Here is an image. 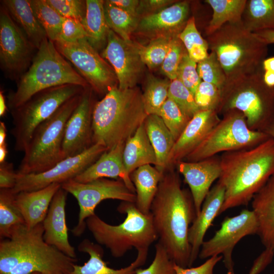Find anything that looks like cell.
Returning a JSON list of instances; mask_svg holds the SVG:
<instances>
[{
  "instance_id": "obj_1",
  "label": "cell",
  "mask_w": 274,
  "mask_h": 274,
  "mask_svg": "<svg viewBox=\"0 0 274 274\" xmlns=\"http://www.w3.org/2000/svg\"><path fill=\"white\" fill-rule=\"evenodd\" d=\"M174 167L163 175L152 201L150 213L158 237L169 258L177 265L190 267V225L197 214L191 192L181 187Z\"/></svg>"
},
{
  "instance_id": "obj_2",
  "label": "cell",
  "mask_w": 274,
  "mask_h": 274,
  "mask_svg": "<svg viewBox=\"0 0 274 274\" xmlns=\"http://www.w3.org/2000/svg\"><path fill=\"white\" fill-rule=\"evenodd\" d=\"M220 158L218 181L224 186L225 194L219 215L248 205L274 175V140L269 138L250 148L222 153Z\"/></svg>"
},
{
  "instance_id": "obj_3",
  "label": "cell",
  "mask_w": 274,
  "mask_h": 274,
  "mask_svg": "<svg viewBox=\"0 0 274 274\" xmlns=\"http://www.w3.org/2000/svg\"><path fill=\"white\" fill-rule=\"evenodd\" d=\"M43 223L29 228H14L10 238L0 243V274H66L77 259L45 242Z\"/></svg>"
},
{
  "instance_id": "obj_4",
  "label": "cell",
  "mask_w": 274,
  "mask_h": 274,
  "mask_svg": "<svg viewBox=\"0 0 274 274\" xmlns=\"http://www.w3.org/2000/svg\"><path fill=\"white\" fill-rule=\"evenodd\" d=\"M142 93L135 87L122 89L117 85L94 104L92 112L93 144L108 150L125 144L147 117Z\"/></svg>"
},
{
  "instance_id": "obj_5",
  "label": "cell",
  "mask_w": 274,
  "mask_h": 274,
  "mask_svg": "<svg viewBox=\"0 0 274 274\" xmlns=\"http://www.w3.org/2000/svg\"><path fill=\"white\" fill-rule=\"evenodd\" d=\"M207 41L226 75L227 80L262 70L268 53V45L243 22L226 23L210 36Z\"/></svg>"
},
{
  "instance_id": "obj_6",
  "label": "cell",
  "mask_w": 274,
  "mask_h": 274,
  "mask_svg": "<svg viewBox=\"0 0 274 274\" xmlns=\"http://www.w3.org/2000/svg\"><path fill=\"white\" fill-rule=\"evenodd\" d=\"M66 84L88 86L58 51L54 42L47 38L37 50L30 66L20 77L16 91L9 95L8 107L12 110L41 91Z\"/></svg>"
},
{
  "instance_id": "obj_7",
  "label": "cell",
  "mask_w": 274,
  "mask_h": 274,
  "mask_svg": "<svg viewBox=\"0 0 274 274\" xmlns=\"http://www.w3.org/2000/svg\"><path fill=\"white\" fill-rule=\"evenodd\" d=\"M117 210L126 214L124 221L117 225L106 223L95 213L86 220V227L97 244L109 249L113 257H121L133 248L149 249L158 239L151 213L145 214L135 203L127 201H122Z\"/></svg>"
},
{
  "instance_id": "obj_8",
  "label": "cell",
  "mask_w": 274,
  "mask_h": 274,
  "mask_svg": "<svg viewBox=\"0 0 274 274\" xmlns=\"http://www.w3.org/2000/svg\"><path fill=\"white\" fill-rule=\"evenodd\" d=\"M263 73L262 70L227 80L221 89L218 114L237 110L251 129L263 131L274 119V87L264 83Z\"/></svg>"
},
{
  "instance_id": "obj_9",
  "label": "cell",
  "mask_w": 274,
  "mask_h": 274,
  "mask_svg": "<svg viewBox=\"0 0 274 274\" xmlns=\"http://www.w3.org/2000/svg\"><path fill=\"white\" fill-rule=\"evenodd\" d=\"M82 93L65 102L37 127L24 151L18 174L40 173L64 159L62 144L65 125L78 105Z\"/></svg>"
},
{
  "instance_id": "obj_10",
  "label": "cell",
  "mask_w": 274,
  "mask_h": 274,
  "mask_svg": "<svg viewBox=\"0 0 274 274\" xmlns=\"http://www.w3.org/2000/svg\"><path fill=\"white\" fill-rule=\"evenodd\" d=\"M85 88L66 84L41 91L11 110L14 149L24 152L37 127L51 117L65 102L81 93Z\"/></svg>"
},
{
  "instance_id": "obj_11",
  "label": "cell",
  "mask_w": 274,
  "mask_h": 274,
  "mask_svg": "<svg viewBox=\"0 0 274 274\" xmlns=\"http://www.w3.org/2000/svg\"><path fill=\"white\" fill-rule=\"evenodd\" d=\"M203 141L183 160L199 161L218 153L255 147L268 139L265 133L251 129L239 111L229 110Z\"/></svg>"
},
{
  "instance_id": "obj_12",
  "label": "cell",
  "mask_w": 274,
  "mask_h": 274,
  "mask_svg": "<svg viewBox=\"0 0 274 274\" xmlns=\"http://www.w3.org/2000/svg\"><path fill=\"white\" fill-rule=\"evenodd\" d=\"M61 188L76 198L79 206L78 221L72 230L76 236L83 233L86 220L95 214L96 207L102 201L109 199L133 203L136 201L135 193L120 179L100 178L85 183L72 179L62 183Z\"/></svg>"
},
{
  "instance_id": "obj_13",
  "label": "cell",
  "mask_w": 274,
  "mask_h": 274,
  "mask_svg": "<svg viewBox=\"0 0 274 274\" xmlns=\"http://www.w3.org/2000/svg\"><path fill=\"white\" fill-rule=\"evenodd\" d=\"M54 43L58 51L74 65L94 91L106 94L117 85L118 82L113 68L87 39L73 43L56 41Z\"/></svg>"
},
{
  "instance_id": "obj_14",
  "label": "cell",
  "mask_w": 274,
  "mask_h": 274,
  "mask_svg": "<svg viewBox=\"0 0 274 274\" xmlns=\"http://www.w3.org/2000/svg\"><path fill=\"white\" fill-rule=\"evenodd\" d=\"M258 224L252 210H243L232 217H226L214 236L202 244L199 253L200 259L221 255L227 274H234L232 260L233 248L244 237L257 234Z\"/></svg>"
},
{
  "instance_id": "obj_15",
  "label": "cell",
  "mask_w": 274,
  "mask_h": 274,
  "mask_svg": "<svg viewBox=\"0 0 274 274\" xmlns=\"http://www.w3.org/2000/svg\"><path fill=\"white\" fill-rule=\"evenodd\" d=\"M107 149L96 143L82 153L66 157L45 172L30 174H19L12 192L31 191L44 188L52 184L61 185L74 179L93 163Z\"/></svg>"
},
{
  "instance_id": "obj_16",
  "label": "cell",
  "mask_w": 274,
  "mask_h": 274,
  "mask_svg": "<svg viewBox=\"0 0 274 274\" xmlns=\"http://www.w3.org/2000/svg\"><path fill=\"white\" fill-rule=\"evenodd\" d=\"M36 50L2 5L0 9V63L2 70L10 78H20L30 66Z\"/></svg>"
},
{
  "instance_id": "obj_17",
  "label": "cell",
  "mask_w": 274,
  "mask_h": 274,
  "mask_svg": "<svg viewBox=\"0 0 274 274\" xmlns=\"http://www.w3.org/2000/svg\"><path fill=\"white\" fill-rule=\"evenodd\" d=\"M101 56L112 65L119 88L135 87L145 65L140 55L139 44L124 40L110 29Z\"/></svg>"
},
{
  "instance_id": "obj_18",
  "label": "cell",
  "mask_w": 274,
  "mask_h": 274,
  "mask_svg": "<svg viewBox=\"0 0 274 274\" xmlns=\"http://www.w3.org/2000/svg\"><path fill=\"white\" fill-rule=\"evenodd\" d=\"M94 106L91 93L86 87L65 125L62 144L64 158L80 154L93 145L92 118Z\"/></svg>"
},
{
  "instance_id": "obj_19",
  "label": "cell",
  "mask_w": 274,
  "mask_h": 274,
  "mask_svg": "<svg viewBox=\"0 0 274 274\" xmlns=\"http://www.w3.org/2000/svg\"><path fill=\"white\" fill-rule=\"evenodd\" d=\"M175 165L190 188L197 216L212 184L220 176V156L215 155L196 162L181 160Z\"/></svg>"
},
{
  "instance_id": "obj_20",
  "label": "cell",
  "mask_w": 274,
  "mask_h": 274,
  "mask_svg": "<svg viewBox=\"0 0 274 274\" xmlns=\"http://www.w3.org/2000/svg\"><path fill=\"white\" fill-rule=\"evenodd\" d=\"M220 119L215 111L200 110L195 114L175 142L169 156L168 168L183 160L203 141Z\"/></svg>"
},
{
  "instance_id": "obj_21",
  "label": "cell",
  "mask_w": 274,
  "mask_h": 274,
  "mask_svg": "<svg viewBox=\"0 0 274 274\" xmlns=\"http://www.w3.org/2000/svg\"><path fill=\"white\" fill-rule=\"evenodd\" d=\"M67 194L61 187L54 195L42 223L44 230L43 237L48 244L67 256L77 259L75 248L68 241L65 211Z\"/></svg>"
},
{
  "instance_id": "obj_22",
  "label": "cell",
  "mask_w": 274,
  "mask_h": 274,
  "mask_svg": "<svg viewBox=\"0 0 274 274\" xmlns=\"http://www.w3.org/2000/svg\"><path fill=\"white\" fill-rule=\"evenodd\" d=\"M225 188L218 181L211 188L199 214L191 225L188 241L191 246L190 267L199 255L204 236L215 218L219 215L224 201Z\"/></svg>"
},
{
  "instance_id": "obj_23",
  "label": "cell",
  "mask_w": 274,
  "mask_h": 274,
  "mask_svg": "<svg viewBox=\"0 0 274 274\" xmlns=\"http://www.w3.org/2000/svg\"><path fill=\"white\" fill-rule=\"evenodd\" d=\"M125 144H120L103 153L91 165L74 180L80 183H88L100 178L120 179L135 193V189L127 173L123 159Z\"/></svg>"
},
{
  "instance_id": "obj_24",
  "label": "cell",
  "mask_w": 274,
  "mask_h": 274,
  "mask_svg": "<svg viewBox=\"0 0 274 274\" xmlns=\"http://www.w3.org/2000/svg\"><path fill=\"white\" fill-rule=\"evenodd\" d=\"M80 252L87 253L89 260L83 265L75 264L73 269L66 274H135L138 268L145 264L148 253V248L139 249L135 260L124 268L115 269L109 267L102 259L104 250L98 244L88 239L82 241L78 247Z\"/></svg>"
},
{
  "instance_id": "obj_25",
  "label": "cell",
  "mask_w": 274,
  "mask_h": 274,
  "mask_svg": "<svg viewBox=\"0 0 274 274\" xmlns=\"http://www.w3.org/2000/svg\"><path fill=\"white\" fill-rule=\"evenodd\" d=\"M190 7L186 1L177 2L155 13L145 16L138 28L141 32L156 34L166 32V35H178L188 19Z\"/></svg>"
},
{
  "instance_id": "obj_26",
  "label": "cell",
  "mask_w": 274,
  "mask_h": 274,
  "mask_svg": "<svg viewBox=\"0 0 274 274\" xmlns=\"http://www.w3.org/2000/svg\"><path fill=\"white\" fill-rule=\"evenodd\" d=\"M61 185L52 184L44 188L15 194V202L25 221L31 228L43 223L52 200Z\"/></svg>"
},
{
  "instance_id": "obj_27",
  "label": "cell",
  "mask_w": 274,
  "mask_h": 274,
  "mask_svg": "<svg viewBox=\"0 0 274 274\" xmlns=\"http://www.w3.org/2000/svg\"><path fill=\"white\" fill-rule=\"evenodd\" d=\"M252 207L258 221L257 234L265 248L274 250V175L253 196Z\"/></svg>"
},
{
  "instance_id": "obj_28",
  "label": "cell",
  "mask_w": 274,
  "mask_h": 274,
  "mask_svg": "<svg viewBox=\"0 0 274 274\" xmlns=\"http://www.w3.org/2000/svg\"><path fill=\"white\" fill-rule=\"evenodd\" d=\"M144 125L156 155L154 166L163 174L168 169L169 156L176 141L159 116L148 115Z\"/></svg>"
},
{
  "instance_id": "obj_29",
  "label": "cell",
  "mask_w": 274,
  "mask_h": 274,
  "mask_svg": "<svg viewBox=\"0 0 274 274\" xmlns=\"http://www.w3.org/2000/svg\"><path fill=\"white\" fill-rule=\"evenodd\" d=\"M1 2L14 21L38 50L43 40L47 37L35 15L30 0H4Z\"/></svg>"
},
{
  "instance_id": "obj_30",
  "label": "cell",
  "mask_w": 274,
  "mask_h": 274,
  "mask_svg": "<svg viewBox=\"0 0 274 274\" xmlns=\"http://www.w3.org/2000/svg\"><path fill=\"white\" fill-rule=\"evenodd\" d=\"M123 159L129 175L140 166L147 164L155 165V153L147 135L144 123L125 143Z\"/></svg>"
},
{
  "instance_id": "obj_31",
  "label": "cell",
  "mask_w": 274,
  "mask_h": 274,
  "mask_svg": "<svg viewBox=\"0 0 274 274\" xmlns=\"http://www.w3.org/2000/svg\"><path fill=\"white\" fill-rule=\"evenodd\" d=\"M163 175L151 164L140 166L130 174V178L135 189V204L143 213H150L152 201Z\"/></svg>"
},
{
  "instance_id": "obj_32",
  "label": "cell",
  "mask_w": 274,
  "mask_h": 274,
  "mask_svg": "<svg viewBox=\"0 0 274 274\" xmlns=\"http://www.w3.org/2000/svg\"><path fill=\"white\" fill-rule=\"evenodd\" d=\"M102 0H86V10L81 22L87 33V40L97 51L106 43L110 29L107 23Z\"/></svg>"
},
{
  "instance_id": "obj_33",
  "label": "cell",
  "mask_w": 274,
  "mask_h": 274,
  "mask_svg": "<svg viewBox=\"0 0 274 274\" xmlns=\"http://www.w3.org/2000/svg\"><path fill=\"white\" fill-rule=\"evenodd\" d=\"M247 0H207L213 9V15L206 29L207 36H210L224 24L242 22V16Z\"/></svg>"
},
{
  "instance_id": "obj_34",
  "label": "cell",
  "mask_w": 274,
  "mask_h": 274,
  "mask_svg": "<svg viewBox=\"0 0 274 274\" xmlns=\"http://www.w3.org/2000/svg\"><path fill=\"white\" fill-rule=\"evenodd\" d=\"M244 27L251 32L274 31V0H249L242 16Z\"/></svg>"
},
{
  "instance_id": "obj_35",
  "label": "cell",
  "mask_w": 274,
  "mask_h": 274,
  "mask_svg": "<svg viewBox=\"0 0 274 274\" xmlns=\"http://www.w3.org/2000/svg\"><path fill=\"white\" fill-rule=\"evenodd\" d=\"M25 224L24 218L15 202V194L11 189L0 190L1 239L10 238L13 230Z\"/></svg>"
},
{
  "instance_id": "obj_36",
  "label": "cell",
  "mask_w": 274,
  "mask_h": 274,
  "mask_svg": "<svg viewBox=\"0 0 274 274\" xmlns=\"http://www.w3.org/2000/svg\"><path fill=\"white\" fill-rule=\"evenodd\" d=\"M104 11L110 28L126 41H130V36L138 27V17H135L111 4L104 2Z\"/></svg>"
},
{
  "instance_id": "obj_37",
  "label": "cell",
  "mask_w": 274,
  "mask_h": 274,
  "mask_svg": "<svg viewBox=\"0 0 274 274\" xmlns=\"http://www.w3.org/2000/svg\"><path fill=\"white\" fill-rule=\"evenodd\" d=\"M35 15L44 29L47 38L54 42L59 39L64 18L46 0H30Z\"/></svg>"
},
{
  "instance_id": "obj_38",
  "label": "cell",
  "mask_w": 274,
  "mask_h": 274,
  "mask_svg": "<svg viewBox=\"0 0 274 274\" xmlns=\"http://www.w3.org/2000/svg\"><path fill=\"white\" fill-rule=\"evenodd\" d=\"M170 80L148 76L145 87L142 93L144 108L148 115H158L159 111L168 98Z\"/></svg>"
},
{
  "instance_id": "obj_39",
  "label": "cell",
  "mask_w": 274,
  "mask_h": 274,
  "mask_svg": "<svg viewBox=\"0 0 274 274\" xmlns=\"http://www.w3.org/2000/svg\"><path fill=\"white\" fill-rule=\"evenodd\" d=\"M178 37L183 43L189 57L196 63L209 55L208 41L201 37L197 30L194 17L189 18Z\"/></svg>"
},
{
  "instance_id": "obj_40",
  "label": "cell",
  "mask_w": 274,
  "mask_h": 274,
  "mask_svg": "<svg viewBox=\"0 0 274 274\" xmlns=\"http://www.w3.org/2000/svg\"><path fill=\"white\" fill-rule=\"evenodd\" d=\"M173 36H159L152 40L147 45H139V53L143 63L151 70L161 65L169 49Z\"/></svg>"
},
{
  "instance_id": "obj_41",
  "label": "cell",
  "mask_w": 274,
  "mask_h": 274,
  "mask_svg": "<svg viewBox=\"0 0 274 274\" xmlns=\"http://www.w3.org/2000/svg\"><path fill=\"white\" fill-rule=\"evenodd\" d=\"M158 115L161 117L175 141L180 136L191 119L168 97L161 107Z\"/></svg>"
},
{
  "instance_id": "obj_42",
  "label": "cell",
  "mask_w": 274,
  "mask_h": 274,
  "mask_svg": "<svg viewBox=\"0 0 274 274\" xmlns=\"http://www.w3.org/2000/svg\"><path fill=\"white\" fill-rule=\"evenodd\" d=\"M197 71L202 81L212 84L221 90L227 78L216 54L211 52L207 58L197 63Z\"/></svg>"
},
{
  "instance_id": "obj_43",
  "label": "cell",
  "mask_w": 274,
  "mask_h": 274,
  "mask_svg": "<svg viewBox=\"0 0 274 274\" xmlns=\"http://www.w3.org/2000/svg\"><path fill=\"white\" fill-rule=\"evenodd\" d=\"M168 97L191 118L200 110L195 102L194 94L177 78L170 80Z\"/></svg>"
},
{
  "instance_id": "obj_44",
  "label": "cell",
  "mask_w": 274,
  "mask_h": 274,
  "mask_svg": "<svg viewBox=\"0 0 274 274\" xmlns=\"http://www.w3.org/2000/svg\"><path fill=\"white\" fill-rule=\"evenodd\" d=\"M187 53L178 35L173 36L168 52L161 65V73L170 80L177 79L179 65L183 57Z\"/></svg>"
},
{
  "instance_id": "obj_45",
  "label": "cell",
  "mask_w": 274,
  "mask_h": 274,
  "mask_svg": "<svg viewBox=\"0 0 274 274\" xmlns=\"http://www.w3.org/2000/svg\"><path fill=\"white\" fill-rule=\"evenodd\" d=\"M194 95L200 110H213L218 113L221 99V90L218 87L201 81Z\"/></svg>"
},
{
  "instance_id": "obj_46",
  "label": "cell",
  "mask_w": 274,
  "mask_h": 274,
  "mask_svg": "<svg viewBox=\"0 0 274 274\" xmlns=\"http://www.w3.org/2000/svg\"><path fill=\"white\" fill-rule=\"evenodd\" d=\"M155 248V257L151 264L145 269L138 268L135 274H176L175 263L163 247L158 242Z\"/></svg>"
},
{
  "instance_id": "obj_47",
  "label": "cell",
  "mask_w": 274,
  "mask_h": 274,
  "mask_svg": "<svg viewBox=\"0 0 274 274\" xmlns=\"http://www.w3.org/2000/svg\"><path fill=\"white\" fill-rule=\"evenodd\" d=\"M194 95L202 81L197 71V63L192 60L187 53L183 57L177 71V77Z\"/></svg>"
},
{
  "instance_id": "obj_48",
  "label": "cell",
  "mask_w": 274,
  "mask_h": 274,
  "mask_svg": "<svg viewBox=\"0 0 274 274\" xmlns=\"http://www.w3.org/2000/svg\"><path fill=\"white\" fill-rule=\"evenodd\" d=\"M47 2L64 18H73L81 21L85 17L86 1L46 0Z\"/></svg>"
},
{
  "instance_id": "obj_49",
  "label": "cell",
  "mask_w": 274,
  "mask_h": 274,
  "mask_svg": "<svg viewBox=\"0 0 274 274\" xmlns=\"http://www.w3.org/2000/svg\"><path fill=\"white\" fill-rule=\"evenodd\" d=\"M87 33L81 21L73 18H65L57 41L73 43L87 39Z\"/></svg>"
},
{
  "instance_id": "obj_50",
  "label": "cell",
  "mask_w": 274,
  "mask_h": 274,
  "mask_svg": "<svg viewBox=\"0 0 274 274\" xmlns=\"http://www.w3.org/2000/svg\"><path fill=\"white\" fill-rule=\"evenodd\" d=\"M222 259L221 255L211 257L201 265L195 267H182L174 264L176 274H213L216 264Z\"/></svg>"
},
{
  "instance_id": "obj_51",
  "label": "cell",
  "mask_w": 274,
  "mask_h": 274,
  "mask_svg": "<svg viewBox=\"0 0 274 274\" xmlns=\"http://www.w3.org/2000/svg\"><path fill=\"white\" fill-rule=\"evenodd\" d=\"M18 176L12 163L4 161L0 163V188L13 189L16 185Z\"/></svg>"
},
{
  "instance_id": "obj_52",
  "label": "cell",
  "mask_w": 274,
  "mask_h": 274,
  "mask_svg": "<svg viewBox=\"0 0 274 274\" xmlns=\"http://www.w3.org/2000/svg\"><path fill=\"white\" fill-rule=\"evenodd\" d=\"M274 256V250L265 249L255 259L249 274H259L271 262Z\"/></svg>"
},
{
  "instance_id": "obj_53",
  "label": "cell",
  "mask_w": 274,
  "mask_h": 274,
  "mask_svg": "<svg viewBox=\"0 0 274 274\" xmlns=\"http://www.w3.org/2000/svg\"><path fill=\"white\" fill-rule=\"evenodd\" d=\"M176 2L172 0H147L141 1L138 9V15L141 10L155 11L167 7Z\"/></svg>"
},
{
  "instance_id": "obj_54",
  "label": "cell",
  "mask_w": 274,
  "mask_h": 274,
  "mask_svg": "<svg viewBox=\"0 0 274 274\" xmlns=\"http://www.w3.org/2000/svg\"><path fill=\"white\" fill-rule=\"evenodd\" d=\"M114 6L128 13L138 17L140 1L138 0H109Z\"/></svg>"
},
{
  "instance_id": "obj_55",
  "label": "cell",
  "mask_w": 274,
  "mask_h": 274,
  "mask_svg": "<svg viewBox=\"0 0 274 274\" xmlns=\"http://www.w3.org/2000/svg\"><path fill=\"white\" fill-rule=\"evenodd\" d=\"M267 45L274 44V31L265 30L254 32Z\"/></svg>"
},
{
  "instance_id": "obj_56",
  "label": "cell",
  "mask_w": 274,
  "mask_h": 274,
  "mask_svg": "<svg viewBox=\"0 0 274 274\" xmlns=\"http://www.w3.org/2000/svg\"><path fill=\"white\" fill-rule=\"evenodd\" d=\"M263 78L268 86L274 87V71H263Z\"/></svg>"
},
{
  "instance_id": "obj_57",
  "label": "cell",
  "mask_w": 274,
  "mask_h": 274,
  "mask_svg": "<svg viewBox=\"0 0 274 274\" xmlns=\"http://www.w3.org/2000/svg\"><path fill=\"white\" fill-rule=\"evenodd\" d=\"M263 71H274V56L266 58L262 62Z\"/></svg>"
},
{
  "instance_id": "obj_58",
  "label": "cell",
  "mask_w": 274,
  "mask_h": 274,
  "mask_svg": "<svg viewBox=\"0 0 274 274\" xmlns=\"http://www.w3.org/2000/svg\"><path fill=\"white\" fill-rule=\"evenodd\" d=\"M7 128L5 123L0 122V145L6 142Z\"/></svg>"
},
{
  "instance_id": "obj_59",
  "label": "cell",
  "mask_w": 274,
  "mask_h": 274,
  "mask_svg": "<svg viewBox=\"0 0 274 274\" xmlns=\"http://www.w3.org/2000/svg\"><path fill=\"white\" fill-rule=\"evenodd\" d=\"M6 100L2 91H0V116L3 117L7 111Z\"/></svg>"
},
{
  "instance_id": "obj_60",
  "label": "cell",
  "mask_w": 274,
  "mask_h": 274,
  "mask_svg": "<svg viewBox=\"0 0 274 274\" xmlns=\"http://www.w3.org/2000/svg\"><path fill=\"white\" fill-rule=\"evenodd\" d=\"M8 154L7 144L5 142L0 145V163L6 160V158Z\"/></svg>"
},
{
  "instance_id": "obj_61",
  "label": "cell",
  "mask_w": 274,
  "mask_h": 274,
  "mask_svg": "<svg viewBox=\"0 0 274 274\" xmlns=\"http://www.w3.org/2000/svg\"><path fill=\"white\" fill-rule=\"evenodd\" d=\"M262 132L274 140V119L265 128Z\"/></svg>"
},
{
  "instance_id": "obj_62",
  "label": "cell",
  "mask_w": 274,
  "mask_h": 274,
  "mask_svg": "<svg viewBox=\"0 0 274 274\" xmlns=\"http://www.w3.org/2000/svg\"><path fill=\"white\" fill-rule=\"evenodd\" d=\"M31 274H44V273L40 272H35L32 273Z\"/></svg>"
},
{
  "instance_id": "obj_63",
  "label": "cell",
  "mask_w": 274,
  "mask_h": 274,
  "mask_svg": "<svg viewBox=\"0 0 274 274\" xmlns=\"http://www.w3.org/2000/svg\"><path fill=\"white\" fill-rule=\"evenodd\" d=\"M274 274V273H273Z\"/></svg>"
}]
</instances>
